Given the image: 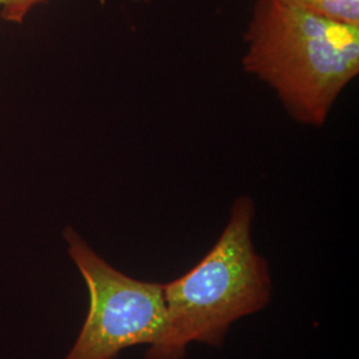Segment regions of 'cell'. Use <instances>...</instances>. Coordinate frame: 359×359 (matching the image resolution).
<instances>
[{"label": "cell", "mask_w": 359, "mask_h": 359, "mask_svg": "<svg viewBox=\"0 0 359 359\" xmlns=\"http://www.w3.org/2000/svg\"><path fill=\"white\" fill-rule=\"evenodd\" d=\"M255 216L250 197L236 198L208 255L184 276L163 283L164 325L144 359H185L192 344L221 348L236 322L269 305L273 280L253 243Z\"/></svg>", "instance_id": "cell-1"}, {"label": "cell", "mask_w": 359, "mask_h": 359, "mask_svg": "<svg viewBox=\"0 0 359 359\" xmlns=\"http://www.w3.org/2000/svg\"><path fill=\"white\" fill-rule=\"evenodd\" d=\"M245 41L246 72L276 90L295 121L321 127L359 72V26L283 0H257Z\"/></svg>", "instance_id": "cell-2"}, {"label": "cell", "mask_w": 359, "mask_h": 359, "mask_svg": "<svg viewBox=\"0 0 359 359\" xmlns=\"http://www.w3.org/2000/svg\"><path fill=\"white\" fill-rule=\"evenodd\" d=\"M65 238L90 294L88 314L65 359H117L127 348L152 345L164 325L163 283L115 269L72 228Z\"/></svg>", "instance_id": "cell-3"}, {"label": "cell", "mask_w": 359, "mask_h": 359, "mask_svg": "<svg viewBox=\"0 0 359 359\" xmlns=\"http://www.w3.org/2000/svg\"><path fill=\"white\" fill-rule=\"evenodd\" d=\"M323 18L359 26V0H283Z\"/></svg>", "instance_id": "cell-4"}, {"label": "cell", "mask_w": 359, "mask_h": 359, "mask_svg": "<svg viewBox=\"0 0 359 359\" xmlns=\"http://www.w3.org/2000/svg\"><path fill=\"white\" fill-rule=\"evenodd\" d=\"M44 0H0L3 7L1 16L11 22H22L27 13L39 3Z\"/></svg>", "instance_id": "cell-5"}]
</instances>
